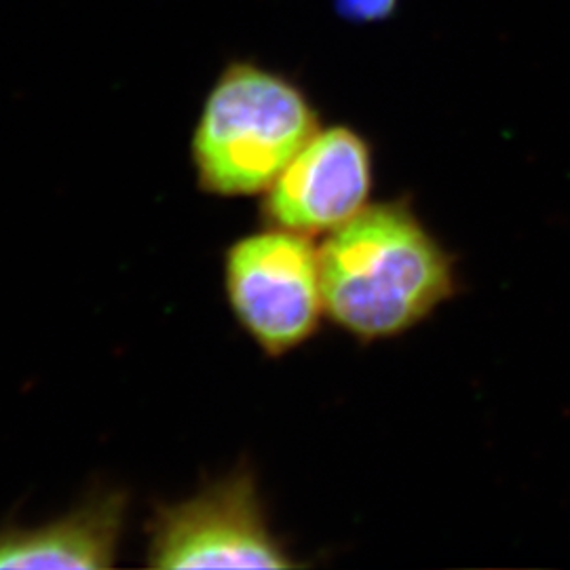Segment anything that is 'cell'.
Here are the masks:
<instances>
[{
  "mask_svg": "<svg viewBox=\"0 0 570 570\" xmlns=\"http://www.w3.org/2000/svg\"><path fill=\"white\" fill-rule=\"evenodd\" d=\"M317 254L326 315L360 341L416 326L454 287L449 256L397 202L366 205Z\"/></svg>",
  "mask_w": 570,
  "mask_h": 570,
  "instance_id": "cell-1",
  "label": "cell"
},
{
  "mask_svg": "<svg viewBox=\"0 0 570 570\" xmlns=\"http://www.w3.org/2000/svg\"><path fill=\"white\" fill-rule=\"evenodd\" d=\"M320 129L301 82L261 61L230 60L193 129L199 188L216 197L261 195Z\"/></svg>",
  "mask_w": 570,
  "mask_h": 570,
  "instance_id": "cell-2",
  "label": "cell"
},
{
  "mask_svg": "<svg viewBox=\"0 0 570 570\" xmlns=\"http://www.w3.org/2000/svg\"><path fill=\"white\" fill-rule=\"evenodd\" d=\"M150 569H296L271 530L252 468H237L193 497L159 505L148 524Z\"/></svg>",
  "mask_w": 570,
  "mask_h": 570,
  "instance_id": "cell-3",
  "label": "cell"
},
{
  "mask_svg": "<svg viewBox=\"0 0 570 570\" xmlns=\"http://www.w3.org/2000/svg\"><path fill=\"white\" fill-rule=\"evenodd\" d=\"M225 287L237 322L271 357L305 345L326 315L317 247L294 230L265 226L230 245Z\"/></svg>",
  "mask_w": 570,
  "mask_h": 570,
  "instance_id": "cell-4",
  "label": "cell"
},
{
  "mask_svg": "<svg viewBox=\"0 0 570 570\" xmlns=\"http://www.w3.org/2000/svg\"><path fill=\"white\" fill-rule=\"evenodd\" d=\"M372 153L351 127L320 129L265 190V226L301 235H324L345 225L367 205Z\"/></svg>",
  "mask_w": 570,
  "mask_h": 570,
  "instance_id": "cell-5",
  "label": "cell"
},
{
  "mask_svg": "<svg viewBox=\"0 0 570 570\" xmlns=\"http://www.w3.org/2000/svg\"><path fill=\"white\" fill-rule=\"evenodd\" d=\"M127 497L96 492L39 527L0 530V569H112L121 546Z\"/></svg>",
  "mask_w": 570,
  "mask_h": 570,
  "instance_id": "cell-6",
  "label": "cell"
},
{
  "mask_svg": "<svg viewBox=\"0 0 570 570\" xmlns=\"http://www.w3.org/2000/svg\"><path fill=\"white\" fill-rule=\"evenodd\" d=\"M397 7V0H334V9L341 18L357 23H370L389 18Z\"/></svg>",
  "mask_w": 570,
  "mask_h": 570,
  "instance_id": "cell-7",
  "label": "cell"
}]
</instances>
